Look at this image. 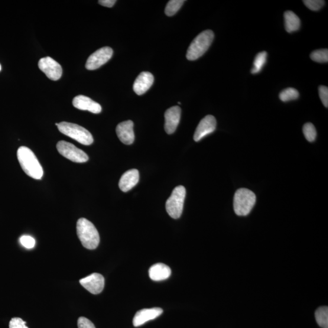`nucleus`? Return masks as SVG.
<instances>
[{
  "label": "nucleus",
  "instance_id": "obj_1",
  "mask_svg": "<svg viewBox=\"0 0 328 328\" xmlns=\"http://www.w3.org/2000/svg\"><path fill=\"white\" fill-rule=\"evenodd\" d=\"M19 164L25 173L35 180H41L43 170L33 151L26 147H21L17 151Z\"/></svg>",
  "mask_w": 328,
  "mask_h": 328
},
{
  "label": "nucleus",
  "instance_id": "obj_2",
  "mask_svg": "<svg viewBox=\"0 0 328 328\" xmlns=\"http://www.w3.org/2000/svg\"><path fill=\"white\" fill-rule=\"evenodd\" d=\"M77 233L84 248L93 250L97 248L100 242L98 231L92 222L85 218H80L77 223Z\"/></svg>",
  "mask_w": 328,
  "mask_h": 328
},
{
  "label": "nucleus",
  "instance_id": "obj_3",
  "mask_svg": "<svg viewBox=\"0 0 328 328\" xmlns=\"http://www.w3.org/2000/svg\"><path fill=\"white\" fill-rule=\"evenodd\" d=\"M214 33L212 31H204L194 39L188 47L186 57L188 60H196L203 56L212 43Z\"/></svg>",
  "mask_w": 328,
  "mask_h": 328
},
{
  "label": "nucleus",
  "instance_id": "obj_4",
  "mask_svg": "<svg viewBox=\"0 0 328 328\" xmlns=\"http://www.w3.org/2000/svg\"><path fill=\"white\" fill-rule=\"evenodd\" d=\"M256 203V196L251 190L239 188L233 198V209L237 215L245 216L251 213Z\"/></svg>",
  "mask_w": 328,
  "mask_h": 328
},
{
  "label": "nucleus",
  "instance_id": "obj_5",
  "mask_svg": "<svg viewBox=\"0 0 328 328\" xmlns=\"http://www.w3.org/2000/svg\"><path fill=\"white\" fill-rule=\"evenodd\" d=\"M58 130L63 135L69 136L81 144L84 145H92L94 139L90 132L86 129L75 123L62 122L56 123Z\"/></svg>",
  "mask_w": 328,
  "mask_h": 328
},
{
  "label": "nucleus",
  "instance_id": "obj_6",
  "mask_svg": "<svg viewBox=\"0 0 328 328\" xmlns=\"http://www.w3.org/2000/svg\"><path fill=\"white\" fill-rule=\"evenodd\" d=\"M186 195V190L184 186H178L172 191L165 204L167 212L172 218L178 219L181 217Z\"/></svg>",
  "mask_w": 328,
  "mask_h": 328
},
{
  "label": "nucleus",
  "instance_id": "obj_7",
  "mask_svg": "<svg viewBox=\"0 0 328 328\" xmlns=\"http://www.w3.org/2000/svg\"><path fill=\"white\" fill-rule=\"evenodd\" d=\"M57 148L61 155L71 161L83 163L89 161V158L85 152L70 142L64 141L58 142Z\"/></svg>",
  "mask_w": 328,
  "mask_h": 328
},
{
  "label": "nucleus",
  "instance_id": "obj_8",
  "mask_svg": "<svg viewBox=\"0 0 328 328\" xmlns=\"http://www.w3.org/2000/svg\"><path fill=\"white\" fill-rule=\"evenodd\" d=\"M113 51L111 48L106 47L94 52L88 58L86 68L88 70H95L108 62L111 59Z\"/></svg>",
  "mask_w": 328,
  "mask_h": 328
},
{
  "label": "nucleus",
  "instance_id": "obj_9",
  "mask_svg": "<svg viewBox=\"0 0 328 328\" xmlns=\"http://www.w3.org/2000/svg\"><path fill=\"white\" fill-rule=\"evenodd\" d=\"M38 67L49 79L56 81L59 80L62 75V68L53 58L47 57L41 58L38 62Z\"/></svg>",
  "mask_w": 328,
  "mask_h": 328
},
{
  "label": "nucleus",
  "instance_id": "obj_10",
  "mask_svg": "<svg viewBox=\"0 0 328 328\" xmlns=\"http://www.w3.org/2000/svg\"><path fill=\"white\" fill-rule=\"evenodd\" d=\"M80 283L84 288L93 294L101 293L105 286V279L101 274L93 273L88 277L81 279Z\"/></svg>",
  "mask_w": 328,
  "mask_h": 328
},
{
  "label": "nucleus",
  "instance_id": "obj_11",
  "mask_svg": "<svg viewBox=\"0 0 328 328\" xmlns=\"http://www.w3.org/2000/svg\"><path fill=\"white\" fill-rule=\"evenodd\" d=\"M216 127V121L215 117L208 115L201 120L194 132V140L198 142L206 136L215 132Z\"/></svg>",
  "mask_w": 328,
  "mask_h": 328
},
{
  "label": "nucleus",
  "instance_id": "obj_12",
  "mask_svg": "<svg viewBox=\"0 0 328 328\" xmlns=\"http://www.w3.org/2000/svg\"><path fill=\"white\" fill-rule=\"evenodd\" d=\"M181 110L180 107L174 106L167 110L165 113V130L171 135L176 131L180 122Z\"/></svg>",
  "mask_w": 328,
  "mask_h": 328
},
{
  "label": "nucleus",
  "instance_id": "obj_13",
  "mask_svg": "<svg viewBox=\"0 0 328 328\" xmlns=\"http://www.w3.org/2000/svg\"><path fill=\"white\" fill-rule=\"evenodd\" d=\"M162 313L163 310L160 308H152L139 311L133 318V325L135 327L140 326L148 321L157 319Z\"/></svg>",
  "mask_w": 328,
  "mask_h": 328
},
{
  "label": "nucleus",
  "instance_id": "obj_14",
  "mask_svg": "<svg viewBox=\"0 0 328 328\" xmlns=\"http://www.w3.org/2000/svg\"><path fill=\"white\" fill-rule=\"evenodd\" d=\"M133 126H134V123L132 121L120 123L117 126V135L123 144L131 145L134 142L135 137Z\"/></svg>",
  "mask_w": 328,
  "mask_h": 328
},
{
  "label": "nucleus",
  "instance_id": "obj_15",
  "mask_svg": "<svg viewBox=\"0 0 328 328\" xmlns=\"http://www.w3.org/2000/svg\"><path fill=\"white\" fill-rule=\"evenodd\" d=\"M73 104L75 108L83 111H89L94 114H99L102 112V107L100 104L94 102L90 97L83 95L74 97Z\"/></svg>",
  "mask_w": 328,
  "mask_h": 328
},
{
  "label": "nucleus",
  "instance_id": "obj_16",
  "mask_svg": "<svg viewBox=\"0 0 328 328\" xmlns=\"http://www.w3.org/2000/svg\"><path fill=\"white\" fill-rule=\"evenodd\" d=\"M154 82V77L149 72H142L137 77L133 84V90L138 95L144 94L150 89Z\"/></svg>",
  "mask_w": 328,
  "mask_h": 328
},
{
  "label": "nucleus",
  "instance_id": "obj_17",
  "mask_svg": "<svg viewBox=\"0 0 328 328\" xmlns=\"http://www.w3.org/2000/svg\"><path fill=\"white\" fill-rule=\"evenodd\" d=\"M139 181V173L138 170L132 169V170L126 171L119 181L120 189L123 192H127L137 185Z\"/></svg>",
  "mask_w": 328,
  "mask_h": 328
},
{
  "label": "nucleus",
  "instance_id": "obj_18",
  "mask_svg": "<svg viewBox=\"0 0 328 328\" xmlns=\"http://www.w3.org/2000/svg\"><path fill=\"white\" fill-rule=\"evenodd\" d=\"M171 269L163 263H157L149 269V276L152 280L160 281L167 280L171 275Z\"/></svg>",
  "mask_w": 328,
  "mask_h": 328
},
{
  "label": "nucleus",
  "instance_id": "obj_19",
  "mask_svg": "<svg viewBox=\"0 0 328 328\" xmlns=\"http://www.w3.org/2000/svg\"><path fill=\"white\" fill-rule=\"evenodd\" d=\"M285 25L286 30L289 33L297 31L300 28L301 21L299 17L292 11L285 12Z\"/></svg>",
  "mask_w": 328,
  "mask_h": 328
},
{
  "label": "nucleus",
  "instance_id": "obj_20",
  "mask_svg": "<svg viewBox=\"0 0 328 328\" xmlns=\"http://www.w3.org/2000/svg\"><path fill=\"white\" fill-rule=\"evenodd\" d=\"M315 317L317 323L322 328H328V308L321 307L316 310Z\"/></svg>",
  "mask_w": 328,
  "mask_h": 328
},
{
  "label": "nucleus",
  "instance_id": "obj_21",
  "mask_svg": "<svg viewBox=\"0 0 328 328\" xmlns=\"http://www.w3.org/2000/svg\"><path fill=\"white\" fill-rule=\"evenodd\" d=\"M268 54L266 51L261 52L256 55L253 61V67L251 70V73L255 74L259 73L262 70L263 67L265 65L267 60Z\"/></svg>",
  "mask_w": 328,
  "mask_h": 328
},
{
  "label": "nucleus",
  "instance_id": "obj_22",
  "mask_svg": "<svg viewBox=\"0 0 328 328\" xmlns=\"http://www.w3.org/2000/svg\"><path fill=\"white\" fill-rule=\"evenodd\" d=\"M299 93L296 89H293V88H288V89L282 91L279 97L282 102H287L297 99L299 97Z\"/></svg>",
  "mask_w": 328,
  "mask_h": 328
},
{
  "label": "nucleus",
  "instance_id": "obj_23",
  "mask_svg": "<svg viewBox=\"0 0 328 328\" xmlns=\"http://www.w3.org/2000/svg\"><path fill=\"white\" fill-rule=\"evenodd\" d=\"M185 1L183 0H171L169 1L165 9V13L169 17L177 14V12L181 9Z\"/></svg>",
  "mask_w": 328,
  "mask_h": 328
},
{
  "label": "nucleus",
  "instance_id": "obj_24",
  "mask_svg": "<svg viewBox=\"0 0 328 328\" xmlns=\"http://www.w3.org/2000/svg\"><path fill=\"white\" fill-rule=\"evenodd\" d=\"M312 60L318 63H327L328 50L327 49H323L314 51L310 55Z\"/></svg>",
  "mask_w": 328,
  "mask_h": 328
},
{
  "label": "nucleus",
  "instance_id": "obj_25",
  "mask_svg": "<svg viewBox=\"0 0 328 328\" xmlns=\"http://www.w3.org/2000/svg\"><path fill=\"white\" fill-rule=\"evenodd\" d=\"M303 134L308 141L313 142L316 140L317 137L316 129L313 123H307L304 124L303 128Z\"/></svg>",
  "mask_w": 328,
  "mask_h": 328
},
{
  "label": "nucleus",
  "instance_id": "obj_26",
  "mask_svg": "<svg viewBox=\"0 0 328 328\" xmlns=\"http://www.w3.org/2000/svg\"><path fill=\"white\" fill-rule=\"evenodd\" d=\"M305 6L313 11H318L323 7L324 2L323 0H304Z\"/></svg>",
  "mask_w": 328,
  "mask_h": 328
},
{
  "label": "nucleus",
  "instance_id": "obj_27",
  "mask_svg": "<svg viewBox=\"0 0 328 328\" xmlns=\"http://www.w3.org/2000/svg\"><path fill=\"white\" fill-rule=\"evenodd\" d=\"M19 241H20L21 245L27 249L33 248L35 245V239L30 236H22L19 239Z\"/></svg>",
  "mask_w": 328,
  "mask_h": 328
},
{
  "label": "nucleus",
  "instance_id": "obj_28",
  "mask_svg": "<svg viewBox=\"0 0 328 328\" xmlns=\"http://www.w3.org/2000/svg\"><path fill=\"white\" fill-rule=\"evenodd\" d=\"M320 98L322 102L323 105L327 108L328 107V88L325 86H320L319 88Z\"/></svg>",
  "mask_w": 328,
  "mask_h": 328
},
{
  "label": "nucleus",
  "instance_id": "obj_29",
  "mask_svg": "<svg viewBox=\"0 0 328 328\" xmlns=\"http://www.w3.org/2000/svg\"><path fill=\"white\" fill-rule=\"evenodd\" d=\"M77 325L79 328H96L92 321L84 317L79 318L77 321Z\"/></svg>",
  "mask_w": 328,
  "mask_h": 328
},
{
  "label": "nucleus",
  "instance_id": "obj_30",
  "mask_svg": "<svg viewBox=\"0 0 328 328\" xmlns=\"http://www.w3.org/2000/svg\"><path fill=\"white\" fill-rule=\"evenodd\" d=\"M27 324L26 321L23 320L20 318H13L9 322V328H23Z\"/></svg>",
  "mask_w": 328,
  "mask_h": 328
},
{
  "label": "nucleus",
  "instance_id": "obj_31",
  "mask_svg": "<svg viewBox=\"0 0 328 328\" xmlns=\"http://www.w3.org/2000/svg\"><path fill=\"white\" fill-rule=\"evenodd\" d=\"M116 3V1L115 0H100V1H99L100 5L105 6L107 8H112Z\"/></svg>",
  "mask_w": 328,
  "mask_h": 328
},
{
  "label": "nucleus",
  "instance_id": "obj_32",
  "mask_svg": "<svg viewBox=\"0 0 328 328\" xmlns=\"http://www.w3.org/2000/svg\"><path fill=\"white\" fill-rule=\"evenodd\" d=\"M1 70H2V67H1V64H0V71H1Z\"/></svg>",
  "mask_w": 328,
  "mask_h": 328
},
{
  "label": "nucleus",
  "instance_id": "obj_33",
  "mask_svg": "<svg viewBox=\"0 0 328 328\" xmlns=\"http://www.w3.org/2000/svg\"><path fill=\"white\" fill-rule=\"evenodd\" d=\"M23 328H28V327L27 326H25L24 327H23Z\"/></svg>",
  "mask_w": 328,
  "mask_h": 328
}]
</instances>
